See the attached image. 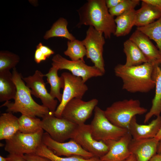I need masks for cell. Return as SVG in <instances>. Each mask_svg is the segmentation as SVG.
Masks as SVG:
<instances>
[{"mask_svg":"<svg viewBox=\"0 0 161 161\" xmlns=\"http://www.w3.org/2000/svg\"><path fill=\"white\" fill-rule=\"evenodd\" d=\"M7 157L9 161H27L24 155L9 154Z\"/></svg>","mask_w":161,"mask_h":161,"instance_id":"d590c367","label":"cell"},{"mask_svg":"<svg viewBox=\"0 0 161 161\" xmlns=\"http://www.w3.org/2000/svg\"><path fill=\"white\" fill-rule=\"evenodd\" d=\"M122 0H106V3L107 8L109 9L113 8L122 1Z\"/></svg>","mask_w":161,"mask_h":161,"instance_id":"8d00e7d4","label":"cell"},{"mask_svg":"<svg viewBox=\"0 0 161 161\" xmlns=\"http://www.w3.org/2000/svg\"><path fill=\"white\" fill-rule=\"evenodd\" d=\"M114 21L116 30L114 35L117 37L127 35L135 26L136 10L134 9H131L117 16Z\"/></svg>","mask_w":161,"mask_h":161,"instance_id":"cb8c5ba5","label":"cell"},{"mask_svg":"<svg viewBox=\"0 0 161 161\" xmlns=\"http://www.w3.org/2000/svg\"><path fill=\"white\" fill-rule=\"evenodd\" d=\"M149 161H161V156L156 154Z\"/></svg>","mask_w":161,"mask_h":161,"instance_id":"f35d334b","label":"cell"},{"mask_svg":"<svg viewBox=\"0 0 161 161\" xmlns=\"http://www.w3.org/2000/svg\"><path fill=\"white\" fill-rule=\"evenodd\" d=\"M19 130L18 118L12 112L1 114L0 116V140H9Z\"/></svg>","mask_w":161,"mask_h":161,"instance_id":"44dd1931","label":"cell"},{"mask_svg":"<svg viewBox=\"0 0 161 161\" xmlns=\"http://www.w3.org/2000/svg\"><path fill=\"white\" fill-rule=\"evenodd\" d=\"M16 93V87L13 80L12 73L10 71L0 72V102L14 100Z\"/></svg>","mask_w":161,"mask_h":161,"instance_id":"603a6c76","label":"cell"},{"mask_svg":"<svg viewBox=\"0 0 161 161\" xmlns=\"http://www.w3.org/2000/svg\"><path fill=\"white\" fill-rule=\"evenodd\" d=\"M71 139L94 156L100 158L109 151L108 146L104 141H97L93 138L90 124L84 123L78 125Z\"/></svg>","mask_w":161,"mask_h":161,"instance_id":"8fae6325","label":"cell"},{"mask_svg":"<svg viewBox=\"0 0 161 161\" xmlns=\"http://www.w3.org/2000/svg\"><path fill=\"white\" fill-rule=\"evenodd\" d=\"M157 154L161 156V140L159 142L157 147Z\"/></svg>","mask_w":161,"mask_h":161,"instance_id":"60d3db41","label":"cell"},{"mask_svg":"<svg viewBox=\"0 0 161 161\" xmlns=\"http://www.w3.org/2000/svg\"><path fill=\"white\" fill-rule=\"evenodd\" d=\"M20 60L19 56L7 51L0 52V72L15 68Z\"/></svg>","mask_w":161,"mask_h":161,"instance_id":"4dcf8cb0","label":"cell"},{"mask_svg":"<svg viewBox=\"0 0 161 161\" xmlns=\"http://www.w3.org/2000/svg\"><path fill=\"white\" fill-rule=\"evenodd\" d=\"M78 125L50 112L42 118L41 126L54 140L63 143L71 138Z\"/></svg>","mask_w":161,"mask_h":161,"instance_id":"52a82bcc","label":"cell"},{"mask_svg":"<svg viewBox=\"0 0 161 161\" xmlns=\"http://www.w3.org/2000/svg\"><path fill=\"white\" fill-rule=\"evenodd\" d=\"M159 141L155 138L136 140L132 139L129 148L137 161H149L157 153Z\"/></svg>","mask_w":161,"mask_h":161,"instance_id":"2e32d148","label":"cell"},{"mask_svg":"<svg viewBox=\"0 0 161 161\" xmlns=\"http://www.w3.org/2000/svg\"><path fill=\"white\" fill-rule=\"evenodd\" d=\"M52 66L59 69H66L75 76L81 77L85 83L89 79L101 76L103 74L94 66L86 65L85 61L81 60L73 61L67 59L59 54L55 55L52 59Z\"/></svg>","mask_w":161,"mask_h":161,"instance_id":"7c38bea8","label":"cell"},{"mask_svg":"<svg viewBox=\"0 0 161 161\" xmlns=\"http://www.w3.org/2000/svg\"><path fill=\"white\" fill-rule=\"evenodd\" d=\"M42 142L57 156L69 157L79 156L89 159L94 155L86 151L72 139L66 142L60 143L53 140L46 132L44 133Z\"/></svg>","mask_w":161,"mask_h":161,"instance_id":"5bb4252c","label":"cell"},{"mask_svg":"<svg viewBox=\"0 0 161 161\" xmlns=\"http://www.w3.org/2000/svg\"><path fill=\"white\" fill-rule=\"evenodd\" d=\"M124 161H137L135 155L132 154L131 155Z\"/></svg>","mask_w":161,"mask_h":161,"instance_id":"ab89813d","label":"cell"},{"mask_svg":"<svg viewBox=\"0 0 161 161\" xmlns=\"http://www.w3.org/2000/svg\"><path fill=\"white\" fill-rule=\"evenodd\" d=\"M94 117L90 124L93 138L97 141L118 140L129 132L128 130L118 127L108 119L104 111L97 106L94 110Z\"/></svg>","mask_w":161,"mask_h":161,"instance_id":"5b68a950","label":"cell"},{"mask_svg":"<svg viewBox=\"0 0 161 161\" xmlns=\"http://www.w3.org/2000/svg\"><path fill=\"white\" fill-rule=\"evenodd\" d=\"M155 7L161 13V0H144Z\"/></svg>","mask_w":161,"mask_h":161,"instance_id":"74e56055","label":"cell"},{"mask_svg":"<svg viewBox=\"0 0 161 161\" xmlns=\"http://www.w3.org/2000/svg\"><path fill=\"white\" fill-rule=\"evenodd\" d=\"M12 74L13 80L16 86V93L14 102H5L0 107H6V111L20 112L22 115L42 118L50 112L43 105L36 103L31 96V90L25 84L21 74L15 68Z\"/></svg>","mask_w":161,"mask_h":161,"instance_id":"3957f363","label":"cell"},{"mask_svg":"<svg viewBox=\"0 0 161 161\" xmlns=\"http://www.w3.org/2000/svg\"><path fill=\"white\" fill-rule=\"evenodd\" d=\"M123 51L126 57V62L124 64L126 66H137L148 62L140 48L129 39L124 43Z\"/></svg>","mask_w":161,"mask_h":161,"instance_id":"7402d4cb","label":"cell"},{"mask_svg":"<svg viewBox=\"0 0 161 161\" xmlns=\"http://www.w3.org/2000/svg\"><path fill=\"white\" fill-rule=\"evenodd\" d=\"M154 63L147 62L131 66L116 65L114 72L123 81V89L132 93H145L153 89L155 87L152 76Z\"/></svg>","mask_w":161,"mask_h":161,"instance_id":"7a4b0ae2","label":"cell"},{"mask_svg":"<svg viewBox=\"0 0 161 161\" xmlns=\"http://www.w3.org/2000/svg\"><path fill=\"white\" fill-rule=\"evenodd\" d=\"M24 157L27 161H52L49 158L35 153L25 154Z\"/></svg>","mask_w":161,"mask_h":161,"instance_id":"d6a6232c","label":"cell"},{"mask_svg":"<svg viewBox=\"0 0 161 161\" xmlns=\"http://www.w3.org/2000/svg\"><path fill=\"white\" fill-rule=\"evenodd\" d=\"M35 153L47 157L52 161H102L98 157H93L86 159L82 157L74 155L69 157H62L56 155L42 142L37 148Z\"/></svg>","mask_w":161,"mask_h":161,"instance_id":"484cf974","label":"cell"},{"mask_svg":"<svg viewBox=\"0 0 161 161\" xmlns=\"http://www.w3.org/2000/svg\"><path fill=\"white\" fill-rule=\"evenodd\" d=\"M154 138L159 141L161 140V127Z\"/></svg>","mask_w":161,"mask_h":161,"instance_id":"b9f144b4","label":"cell"},{"mask_svg":"<svg viewBox=\"0 0 161 161\" xmlns=\"http://www.w3.org/2000/svg\"><path fill=\"white\" fill-rule=\"evenodd\" d=\"M152 76L155 83V94L152 101L151 107L145 115L144 120L145 123L153 116L157 117L161 113V63H154Z\"/></svg>","mask_w":161,"mask_h":161,"instance_id":"d6986e66","label":"cell"},{"mask_svg":"<svg viewBox=\"0 0 161 161\" xmlns=\"http://www.w3.org/2000/svg\"><path fill=\"white\" fill-rule=\"evenodd\" d=\"M68 24L66 19L60 18L53 24L51 28L46 32L44 38L47 40L51 38L59 37L66 38L70 41L75 39V37L68 31L67 27Z\"/></svg>","mask_w":161,"mask_h":161,"instance_id":"4316f807","label":"cell"},{"mask_svg":"<svg viewBox=\"0 0 161 161\" xmlns=\"http://www.w3.org/2000/svg\"><path fill=\"white\" fill-rule=\"evenodd\" d=\"M62 75L64 80L61 101L54 113L55 116L61 118L62 111L67 103L75 98L82 99L88 90V87L82 78L68 72H64Z\"/></svg>","mask_w":161,"mask_h":161,"instance_id":"30bf717a","label":"cell"},{"mask_svg":"<svg viewBox=\"0 0 161 161\" xmlns=\"http://www.w3.org/2000/svg\"><path fill=\"white\" fill-rule=\"evenodd\" d=\"M58 70L56 67L52 66L44 76L47 77V82L50 86V94L53 98H57L60 103L62 96L60 90L61 88H64V80L62 75L60 77L58 75Z\"/></svg>","mask_w":161,"mask_h":161,"instance_id":"d4e9b609","label":"cell"},{"mask_svg":"<svg viewBox=\"0 0 161 161\" xmlns=\"http://www.w3.org/2000/svg\"><path fill=\"white\" fill-rule=\"evenodd\" d=\"M0 161H9V160L7 157H4L1 155H0Z\"/></svg>","mask_w":161,"mask_h":161,"instance_id":"7bdbcfd3","label":"cell"},{"mask_svg":"<svg viewBox=\"0 0 161 161\" xmlns=\"http://www.w3.org/2000/svg\"><path fill=\"white\" fill-rule=\"evenodd\" d=\"M141 1V7L136 10L135 26L137 27L149 24L161 17V13L155 7L144 0Z\"/></svg>","mask_w":161,"mask_h":161,"instance_id":"ffe728a7","label":"cell"},{"mask_svg":"<svg viewBox=\"0 0 161 161\" xmlns=\"http://www.w3.org/2000/svg\"><path fill=\"white\" fill-rule=\"evenodd\" d=\"M19 131L26 134L36 133L42 129L41 120L36 117L22 115L18 118Z\"/></svg>","mask_w":161,"mask_h":161,"instance_id":"f1b7e54d","label":"cell"},{"mask_svg":"<svg viewBox=\"0 0 161 161\" xmlns=\"http://www.w3.org/2000/svg\"><path fill=\"white\" fill-rule=\"evenodd\" d=\"M47 58L42 53L41 50L37 47L35 51L34 55V60L37 64L40 63L41 61L45 60Z\"/></svg>","mask_w":161,"mask_h":161,"instance_id":"e575fe53","label":"cell"},{"mask_svg":"<svg viewBox=\"0 0 161 161\" xmlns=\"http://www.w3.org/2000/svg\"><path fill=\"white\" fill-rule=\"evenodd\" d=\"M103 34L93 27L89 26L85 38L81 41L86 49L87 58L90 59L94 66L104 74L105 69L103 52L105 41Z\"/></svg>","mask_w":161,"mask_h":161,"instance_id":"ba28073f","label":"cell"},{"mask_svg":"<svg viewBox=\"0 0 161 161\" xmlns=\"http://www.w3.org/2000/svg\"><path fill=\"white\" fill-rule=\"evenodd\" d=\"M37 47L41 50L47 58H49L55 53L53 51L48 47L43 45L41 43H40Z\"/></svg>","mask_w":161,"mask_h":161,"instance_id":"836d02e7","label":"cell"},{"mask_svg":"<svg viewBox=\"0 0 161 161\" xmlns=\"http://www.w3.org/2000/svg\"><path fill=\"white\" fill-rule=\"evenodd\" d=\"M140 0H122L115 7L109 9V11L113 17L118 16L135 7L140 4Z\"/></svg>","mask_w":161,"mask_h":161,"instance_id":"1f68e13d","label":"cell"},{"mask_svg":"<svg viewBox=\"0 0 161 161\" xmlns=\"http://www.w3.org/2000/svg\"><path fill=\"white\" fill-rule=\"evenodd\" d=\"M147 111V109L141 106L139 100L130 99L114 102L106 108L104 112L106 117L112 124L128 129L134 117L143 114Z\"/></svg>","mask_w":161,"mask_h":161,"instance_id":"277c9868","label":"cell"},{"mask_svg":"<svg viewBox=\"0 0 161 161\" xmlns=\"http://www.w3.org/2000/svg\"><path fill=\"white\" fill-rule=\"evenodd\" d=\"M161 127L160 115L147 125L138 124L135 116L131 120L128 129L133 139L139 140L154 138Z\"/></svg>","mask_w":161,"mask_h":161,"instance_id":"e0dca14e","label":"cell"},{"mask_svg":"<svg viewBox=\"0 0 161 161\" xmlns=\"http://www.w3.org/2000/svg\"><path fill=\"white\" fill-rule=\"evenodd\" d=\"M98 103V100L95 98L87 101L73 98L65 106L61 117L78 125L84 124L91 116Z\"/></svg>","mask_w":161,"mask_h":161,"instance_id":"9c48e42d","label":"cell"},{"mask_svg":"<svg viewBox=\"0 0 161 161\" xmlns=\"http://www.w3.org/2000/svg\"><path fill=\"white\" fill-rule=\"evenodd\" d=\"M132 139L129 131L118 140L104 141L108 146L109 151L100 159L102 161H124L131 154L129 146Z\"/></svg>","mask_w":161,"mask_h":161,"instance_id":"9a60e30c","label":"cell"},{"mask_svg":"<svg viewBox=\"0 0 161 161\" xmlns=\"http://www.w3.org/2000/svg\"><path fill=\"white\" fill-rule=\"evenodd\" d=\"M67 45V49L64 52L65 55L68 56L72 61L81 60L84 61L83 58L86 56V50L81 41L76 39L69 41Z\"/></svg>","mask_w":161,"mask_h":161,"instance_id":"f546056e","label":"cell"},{"mask_svg":"<svg viewBox=\"0 0 161 161\" xmlns=\"http://www.w3.org/2000/svg\"><path fill=\"white\" fill-rule=\"evenodd\" d=\"M44 75L36 70L32 75L22 78L26 85L31 90V95L40 99L44 106L54 114L57 106L58 101L53 98L47 89L43 80Z\"/></svg>","mask_w":161,"mask_h":161,"instance_id":"4fadbf2b","label":"cell"},{"mask_svg":"<svg viewBox=\"0 0 161 161\" xmlns=\"http://www.w3.org/2000/svg\"><path fill=\"white\" fill-rule=\"evenodd\" d=\"M129 39L138 47L148 62L155 63L161 61V52L145 34L137 29Z\"/></svg>","mask_w":161,"mask_h":161,"instance_id":"ac0fdd59","label":"cell"},{"mask_svg":"<svg viewBox=\"0 0 161 161\" xmlns=\"http://www.w3.org/2000/svg\"><path fill=\"white\" fill-rule=\"evenodd\" d=\"M78 12L79 21L78 27L82 25L93 27L104 34L106 38L114 35L116 24L114 17L109 11L105 0H89L80 8Z\"/></svg>","mask_w":161,"mask_h":161,"instance_id":"6da1fadb","label":"cell"},{"mask_svg":"<svg viewBox=\"0 0 161 161\" xmlns=\"http://www.w3.org/2000/svg\"><path fill=\"white\" fill-rule=\"evenodd\" d=\"M137 29L154 41L161 53V17L149 24L137 27Z\"/></svg>","mask_w":161,"mask_h":161,"instance_id":"83f0119b","label":"cell"},{"mask_svg":"<svg viewBox=\"0 0 161 161\" xmlns=\"http://www.w3.org/2000/svg\"><path fill=\"white\" fill-rule=\"evenodd\" d=\"M44 133L42 129L32 134L18 131L11 138L5 140L4 150L11 154L24 155L35 153L42 142Z\"/></svg>","mask_w":161,"mask_h":161,"instance_id":"8992f818","label":"cell"}]
</instances>
